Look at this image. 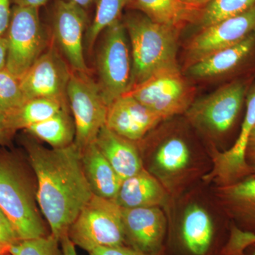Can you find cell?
<instances>
[{"label": "cell", "mask_w": 255, "mask_h": 255, "mask_svg": "<svg viewBox=\"0 0 255 255\" xmlns=\"http://www.w3.org/2000/svg\"><path fill=\"white\" fill-rule=\"evenodd\" d=\"M60 241L51 234L45 237L24 240L11 246L9 252L12 255H63Z\"/></svg>", "instance_id": "obj_28"}, {"label": "cell", "mask_w": 255, "mask_h": 255, "mask_svg": "<svg viewBox=\"0 0 255 255\" xmlns=\"http://www.w3.org/2000/svg\"><path fill=\"white\" fill-rule=\"evenodd\" d=\"M255 6V0H211L201 9L196 21L201 29L246 12Z\"/></svg>", "instance_id": "obj_27"}, {"label": "cell", "mask_w": 255, "mask_h": 255, "mask_svg": "<svg viewBox=\"0 0 255 255\" xmlns=\"http://www.w3.org/2000/svg\"><path fill=\"white\" fill-rule=\"evenodd\" d=\"M66 96L75 123L74 143L82 151L95 143L101 129L105 127L109 105L89 73L72 72Z\"/></svg>", "instance_id": "obj_9"}, {"label": "cell", "mask_w": 255, "mask_h": 255, "mask_svg": "<svg viewBox=\"0 0 255 255\" xmlns=\"http://www.w3.org/2000/svg\"><path fill=\"white\" fill-rule=\"evenodd\" d=\"M12 135L13 132L10 131L9 129L6 127L4 114L0 111V145L7 142Z\"/></svg>", "instance_id": "obj_36"}, {"label": "cell", "mask_w": 255, "mask_h": 255, "mask_svg": "<svg viewBox=\"0 0 255 255\" xmlns=\"http://www.w3.org/2000/svg\"><path fill=\"white\" fill-rule=\"evenodd\" d=\"M27 178L14 161L0 159V209L20 241L45 237L48 233L38 214Z\"/></svg>", "instance_id": "obj_6"}, {"label": "cell", "mask_w": 255, "mask_h": 255, "mask_svg": "<svg viewBox=\"0 0 255 255\" xmlns=\"http://www.w3.org/2000/svg\"><path fill=\"white\" fill-rule=\"evenodd\" d=\"M68 237L88 253L100 247L125 245L122 208L113 199L92 196L70 226Z\"/></svg>", "instance_id": "obj_7"}, {"label": "cell", "mask_w": 255, "mask_h": 255, "mask_svg": "<svg viewBox=\"0 0 255 255\" xmlns=\"http://www.w3.org/2000/svg\"><path fill=\"white\" fill-rule=\"evenodd\" d=\"M168 228L163 255H223L231 221L204 181L164 209Z\"/></svg>", "instance_id": "obj_3"}, {"label": "cell", "mask_w": 255, "mask_h": 255, "mask_svg": "<svg viewBox=\"0 0 255 255\" xmlns=\"http://www.w3.org/2000/svg\"><path fill=\"white\" fill-rule=\"evenodd\" d=\"M97 67L101 92L107 105L125 95L131 81V53L123 21L117 20L102 32Z\"/></svg>", "instance_id": "obj_8"}, {"label": "cell", "mask_w": 255, "mask_h": 255, "mask_svg": "<svg viewBox=\"0 0 255 255\" xmlns=\"http://www.w3.org/2000/svg\"><path fill=\"white\" fill-rule=\"evenodd\" d=\"M69 67L55 48L44 52L19 80L25 100L47 98L66 102L67 87L73 72Z\"/></svg>", "instance_id": "obj_13"}, {"label": "cell", "mask_w": 255, "mask_h": 255, "mask_svg": "<svg viewBox=\"0 0 255 255\" xmlns=\"http://www.w3.org/2000/svg\"><path fill=\"white\" fill-rule=\"evenodd\" d=\"M69 2L73 3L82 7V9H87V8L91 6L95 0H65Z\"/></svg>", "instance_id": "obj_40"}, {"label": "cell", "mask_w": 255, "mask_h": 255, "mask_svg": "<svg viewBox=\"0 0 255 255\" xmlns=\"http://www.w3.org/2000/svg\"><path fill=\"white\" fill-rule=\"evenodd\" d=\"M124 243L147 255H163L167 239V215L162 208L122 209Z\"/></svg>", "instance_id": "obj_14"}, {"label": "cell", "mask_w": 255, "mask_h": 255, "mask_svg": "<svg viewBox=\"0 0 255 255\" xmlns=\"http://www.w3.org/2000/svg\"><path fill=\"white\" fill-rule=\"evenodd\" d=\"M248 89L247 80H235L194 100L184 114L209 153L230 148L228 138L237 124Z\"/></svg>", "instance_id": "obj_5"}, {"label": "cell", "mask_w": 255, "mask_h": 255, "mask_svg": "<svg viewBox=\"0 0 255 255\" xmlns=\"http://www.w3.org/2000/svg\"><path fill=\"white\" fill-rule=\"evenodd\" d=\"M95 144L122 180L144 169L138 143L120 136L106 126L99 132Z\"/></svg>", "instance_id": "obj_21"}, {"label": "cell", "mask_w": 255, "mask_h": 255, "mask_svg": "<svg viewBox=\"0 0 255 255\" xmlns=\"http://www.w3.org/2000/svg\"><path fill=\"white\" fill-rule=\"evenodd\" d=\"M6 68L20 80L44 53L46 36L38 9L14 5L6 35Z\"/></svg>", "instance_id": "obj_11"}, {"label": "cell", "mask_w": 255, "mask_h": 255, "mask_svg": "<svg viewBox=\"0 0 255 255\" xmlns=\"http://www.w3.org/2000/svg\"><path fill=\"white\" fill-rule=\"evenodd\" d=\"M123 22L131 46L130 89L156 74L179 68L177 55L180 29L155 22L145 14H128Z\"/></svg>", "instance_id": "obj_4"}, {"label": "cell", "mask_w": 255, "mask_h": 255, "mask_svg": "<svg viewBox=\"0 0 255 255\" xmlns=\"http://www.w3.org/2000/svg\"><path fill=\"white\" fill-rule=\"evenodd\" d=\"M246 163L251 170L252 177H255V128L248 140L246 152Z\"/></svg>", "instance_id": "obj_34"}, {"label": "cell", "mask_w": 255, "mask_h": 255, "mask_svg": "<svg viewBox=\"0 0 255 255\" xmlns=\"http://www.w3.org/2000/svg\"><path fill=\"white\" fill-rule=\"evenodd\" d=\"M147 17L162 24L180 29L189 22L196 21L201 9L181 0H134Z\"/></svg>", "instance_id": "obj_24"}, {"label": "cell", "mask_w": 255, "mask_h": 255, "mask_svg": "<svg viewBox=\"0 0 255 255\" xmlns=\"http://www.w3.org/2000/svg\"><path fill=\"white\" fill-rule=\"evenodd\" d=\"M25 100L19 80L6 68L0 70V111L6 112L11 110Z\"/></svg>", "instance_id": "obj_29"}, {"label": "cell", "mask_w": 255, "mask_h": 255, "mask_svg": "<svg viewBox=\"0 0 255 255\" xmlns=\"http://www.w3.org/2000/svg\"><path fill=\"white\" fill-rule=\"evenodd\" d=\"M65 102L54 99L34 98L25 100L21 105L2 112L6 127L14 132L40 123L65 110Z\"/></svg>", "instance_id": "obj_23"}, {"label": "cell", "mask_w": 255, "mask_h": 255, "mask_svg": "<svg viewBox=\"0 0 255 255\" xmlns=\"http://www.w3.org/2000/svg\"><path fill=\"white\" fill-rule=\"evenodd\" d=\"M60 244L63 255H79L77 253L76 246L68 237V235H65L60 239Z\"/></svg>", "instance_id": "obj_35"}, {"label": "cell", "mask_w": 255, "mask_h": 255, "mask_svg": "<svg viewBox=\"0 0 255 255\" xmlns=\"http://www.w3.org/2000/svg\"><path fill=\"white\" fill-rule=\"evenodd\" d=\"M125 95L165 121L184 115L194 102V88L177 68L156 74Z\"/></svg>", "instance_id": "obj_10"}, {"label": "cell", "mask_w": 255, "mask_h": 255, "mask_svg": "<svg viewBox=\"0 0 255 255\" xmlns=\"http://www.w3.org/2000/svg\"><path fill=\"white\" fill-rule=\"evenodd\" d=\"M89 255H147L132 249L130 247L119 246L100 247L89 253Z\"/></svg>", "instance_id": "obj_32"}, {"label": "cell", "mask_w": 255, "mask_h": 255, "mask_svg": "<svg viewBox=\"0 0 255 255\" xmlns=\"http://www.w3.org/2000/svg\"><path fill=\"white\" fill-rule=\"evenodd\" d=\"M254 32L255 6L243 14L202 28L188 44L189 65L243 41Z\"/></svg>", "instance_id": "obj_16"}, {"label": "cell", "mask_w": 255, "mask_h": 255, "mask_svg": "<svg viewBox=\"0 0 255 255\" xmlns=\"http://www.w3.org/2000/svg\"><path fill=\"white\" fill-rule=\"evenodd\" d=\"M7 57V41L6 37L0 36V70L6 68Z\"/></svg>", "instance_id": "obj_37"}, {"label": "cell", "mask_w": 255, "mask_h": 255, "mask_svg": "<svg viewBox=\"0 0 255 255\" xmlns=\"http://www.w3.org/2000/svg\"><path fill=\"white\" fill-rule=\"evenodd\" d=\"M246 112L240 132L232 146L224 152L210 153L213 167L203 181L212 186L229 185L251 177L246 161L248 140L255 128V85L249 87L246 95Z\"/></svg>", "instance_id": "obj_12"}, {"label": "cell", "mask_w": 255, "mask_h": 255, "mask_svg": "<svg viewBox=\"0 0 255 255\" xmlns=\"http://www.w3.org/2000/svg\"><path fill=\"white\" fill-rule=\"evenodd\" d=\"M113 200L122 209L159 207L164 209L171 198L163 186L143 169L123 180Z\"/></svg>", "instance_id": "obj_20"}, {"label": "cell", "mask_w": 255, "mask_h": 255, "mask_svg": "<svg viewBox=\"0 0 255 255\" xmlns=\"http://www.w3.org/2000/svg\"><path fill=\"white\" fill-rule=\"evenodd\" d=\"M255 243V235L243 232L231 223V231L223 255H243L250 245Z\"/></svg>", "instance_id": "obj_30"}, {"label": "cell", "mask_w": 255, "mask_h": 255, "mask_svg": "<svg viewBox=\"0 0 255 255\" xmlns=\"http://www.w3.org/2000/svg\"><path fill=\"white\" fill-rule=\"evenodd\" d=\"M162 122L157 114L124 95L109 106L106 127L120 136L138 142Z\"/></svg>", "instance_id": "obj_17"}, {"label": "cell", "mask_w": 255, "mask_h": 255, "mask_svg": "<svg viewBox=\"0 0 255 255\" xmlns=\"http://www.w3.org/2000/svg\"><path fill=\"white\" fill-rule=\"evenodd\" d=\"M48 1V0H12L14 5L37 8V9H39L41 6L46 4Z\"/></svg>", "instance_id": "obj_38"}, {"label": "cell", "mask_w": 255, "mask_h": 255, "mask_svg": "<svg viewBox=\"0 0 255 255\" xmlns=\"http://www.w3.org/2000/svg\"><path fill=\"white\" fill-rule=\"evenodd\" d=\"M12 0H0V36H5L10 18H11V2Z\"/></svg>", "instance_id": "obj_33"}, {"label": "cell", "mask_w": 255, "mask_h": 255, "mask_svg": "<svg viewBox=\"0 0 255 255\" xmlns=\"http://www.w3.org/2000/svg\"><path fill=\"white\" fill-rule=\"evenodd\" d=\"M26 130L32 136L46 142L52 148H64L75 142V123L66 109L28 127Z\"/></svg>", "instance_id": "obj_25"}, {"label": "cell", "mask_w": 255, "mask_h": 255, "mask_svg": "<svg viewBox=\"0 0 255 255\" xmlns=\"http://www.w3.org/2000/svg\"><path fill=\"white\" fill-rule=\"evenodd\" d=\"M211 187L231 223L243 232L255 235V177Z\"/></svg>", "instance_id": "obj_18"}, {"label": "cell", "mask_w": 255, "mask_h": 255, "mask_svg": "<svg viewBox=\"0 0 255 255\" xmlns=\"http://www.w3.org/2000/svg\"><path fill=\"white\" fill-rule=\"evenodd\" d=\"M181 1L191 6L202 9L206 4H209L211 0H181Z\"/></svg>", "instance_id": "obj_39"}, {"label": "cell", "mask_w": 255, "mask_h": 255, "mask_svg": "<svg viewBox=\"0 0 255 255\" xmlns=\"http://www.w3.org/2000/svg\"><path fill=\"white\" fill-rule=\"evenodd\" d=\"M243 255H255V243L247 247L243 251Z\"/></svg>", "instance_id": "obj_41"}, {"label": "cell", "mask_w": 255, "mask_h": 255, "mask_svg": "<svg viewBox=\"0 0 255 255\" xmlns=\"http://www.w3.org/2000/svg\"><path fill=\"white\" fill-rule=\"evenodd\" d=\"M19 241L12 225L0 209V253L9 252L10 248Z\"/></svg>", "instance_id": "obj_31"}, {"label": "cell", "mask_w": 255, "mask_h": 255, "mask_svg": "<svg viewBox=\"0 0 255 255\" xmlns=\"http://www.w3.org/2000/svg\"><path fill=\"white\" fill-rule=\"evenodd\" d=\"M87 23L85 9L65 0L55 2L53 16L55 39L71 70L79 73H89L84 55Z\"/></svg>", "instance_id": "obj_15"}, {"label": "cell", "mask_w": 255, "mask_h": 255, "mask_svg": "<svg viewBox=\"0 0 255 255\" xmlns=\"http://www.w3.org/2000/svg\"><path fill=\"white\" fill-rule=\"evenodd\" d=\"M255 51V32L243 41L189 65L187 75L198 80L219 78L242 66Z\"/></svg>", "instance_id": "obj_19"}, {"label": "cell", "mask_w": 255, "mask_h": 255, "mask_svg": "<svg viewBox=\"0 0 255 255\" xmlns=\"http://www.w3.org/2000/svg\"><path fill=\"white\" fill-rule=\"evenodd\" d=\"M24 142L38 184L37 202L50 234L60 241L94 195L84 172L81 151L75 143L48 149L32 140Z\"/></svg>", "instance_id": "obj_1"}, {"label": "cell", "mask_w": 255, "mask_h": 255, "mask_svg": "<svg viewBox=\"0 0 255 255\" xmlns=\"http://www.w3.org/2000/svg\"><path fill=\"white\" fill-rule=\"evenodd\" d=\"M133 0H98L93 21L87 29L85 42L91 50L96 41L106 28L119 19L122 11Z\"/></svg>", "instance_id": "obj_26"}, {"label": "cell", "mask_w": 255, "mask_h": 255, "mask_svg": "<svg viewBox=\"0 0 255 255\" xmlns=\"http://www.w3.org/2000/svg\"><path fill=\"white\" fill-rule=\"evenodd\" d=\"M0 255H12L9 252H4V253H0Z\"/></svg>", "instance_id": "obj_42"}, {"label": "cell", "mask_w": 255, "mask_h": 255, "mask_svg": "<svg viewBox=\"0 0 255 255\" xmlns=\"http://www.w3.org/2000/svg\"><path fill=\"white\" fill-rule=\"evenodd\" d=\"M84 172L94 195L113 199L122 180L95 143L81 151Z\"/></svg>", "instance_id": "obj_22"}, {"label": "cell", "mask_w": 255, "mask_h": 255, "mask_svg": "<svg viewBox=\"0 0 255 255\" xmlns=\"http://www.w3.org/2000/svg\"><path fill=\"white\" fill-rule=\"evenodd\" d=\"M167 119L138 143L142 165L175 199L202 182L213 167L209 150L185 117Z\"/></svg>", "instance_id": "obj_2"}]
</instances>
